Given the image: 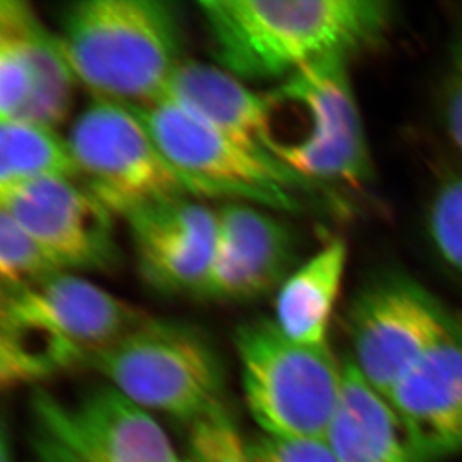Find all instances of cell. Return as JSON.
<instances>
[{
  "instance_id": "cell-1",
  "label": "cell",
  "mask_w": 462,
  "mask_h": 462,
  "mask_svg": "<svg viewBox=\"0 0 462 462\" xmlns=\"http://www.w3.org/2000/svg\"><path fill=\"white\" fill-rule=\"evenodd\" d=\"M214 65L241 81L288 79L332 54L374 45L393 22L379 0H201Z\"/></svg>"
},
{
  "instance_id": "cell-2",
  "label": "cell",
  "mask_w": 462,
  "mask_h": 462,
  "mask_svg": "<svg viewBox=\"0 0 462 462\" xmlns=\"http://www.w3.org/2000/svg\"><path fill=\"white\" fill-rule=\"evenodd\" d=\"M150 316L75 273L59 271L0 293V382L41 383L88 366Z\"/></svg>"
},
{
  "instance_id": "cell-3",
  "label": "cell",
  "mask_w": 462,
  "mask_h": 462,
  "mask_svg": "<svg viewBox=\"0 0 462 462\" xmlns=\"http://www.w3.org/2000/svg\"><path fill=\"white\" fill-rule=\"evenodd\" d=\"M57 38L77 84L117 104L161 101L186 60L181 14L166 0L72 2Z\"/></svg>"
},
{
  "instance_id": "cell-4",
  "label": "cell",
  "mask_w": 462,
  "mask_h": 462,
  "mask_svg": "<svg viewBox=\"0 0 462 462\" xmlns=\"http://www.w3.org/2000/svg\"><path fill=\"white\" fill-rule=\"evenodd\" d=\"M66 140L79 181L116 217L179 198L232 201L222 189L177 168L129 105L93 97L75 117Z\"/></svg>"
},
{
  "instance_id": "cell-5",
  "label": "cell",
  "mask_w": 462,
  "mask_h": 462,
  "mask_svg": "<svg viewBox=\"0 0 462 462\" xmlns=\"http://www.w3.org/2000/svg\"><path fill=\"white\" fill-rule=\"evenodd\" d=\"M234 345L245 404L263 434L325 439L343 386V364L329 347L293 343L268 318L241 323Z\"/></svg>"
},
{
  "instance_id": "cell-6",
  "label": "cell",
  "mask_w": 462,
  "mask_h": 462,
  "mask_svg": "<svg viewBox=\"0 0 462 462\" xmlns=\"http://www.w3.org/2000/svg\"><path fill=\"white\" fill-rule=\"evenodd\" d=\"M88 368L141 409L189 425L225 404L222 361L208 338L186 323L149 318Z\"/></svg>"
},
{
  "instance_id": "cell-7",
  "label": "cell",
  "mask_w": 462,
  "mask_h": 462,
  "mask_svg": "<svg viewBox=\"0 0 462 462\" xmlns=\"http://www.w3.org/2000/svg\"><path fill=\"white\" fill-rule=\"evenodd\" d=\"M129 106L177 168L222 189L232 201L271 211H295L301 208L297 193L313 192L318 186L274 157L245 149L177 104L157 101Z\"/></svg>"
},
{
  "instance_id": "cell-8",
  "label": "cell",
  "mask_w": 462,
  "mask_h": 462,
  "mask_svg": "<svg viewBox=\"0 0 462 462\" xmlns=\"http://www.w3.org/2000/svg\"><path fill=\"white\" fill-rule=\"evenodd\" d=\"M349 56L313 61L271 92L275 101L295 104L309 116V134L280 141L274 157L311 183L359 186L371 177L370 153L347 70Z\"/></svg>"
},
{
  "instance_id": "cell-9",
  "label": "cell",
  "mask_w": 462,
  "mask_h": 462,
  "mask_svg": "<svg viewBox=\"0 0 462 462\" xmlns=\"http://www.w3.org/2000/svg\"><path fill=\"white\" fill-rule=\"evenodd\" d=\"M454 323V318L411 280L380 275L361 289L350 306L352 362L386 397L398 380L449 334Z\"/></svg>"
},
{
  "instance_id": "cell-10",
  "label": "cell",
  "mask_w": 462,
  "mask_h": 462,
  "mask_svg": "<svg viewBox=\"0 0 462 462\" xmlns=\"http://www.w3.org/2000/svg\"><path fill=\"white\" fill-rule=\"evenodd\" d=\"M0 209L31 234L59 270L113 273L120 265L116 216L79 180H32L0 189Z\"/></svg>"
},
{
  "instance_id": "cell-11",
  "label": "cell",
  "mask_w": 462,
  "mask_h": 462,
  "mask_svg": "<svg viewBox=\"0 0 462 462\" xmlns=\"http://www.w3.org/2000/svg\"><path fill=\"white\" fill-rule=\"evenodd\" d=\"M31 416L90 462H184L152 414L108 383L72 402L36 389Z\"/></svg>"
},
{
  "instance_id": "cell-12",
  "label": "cell",
  "mask_w": 462,
  "mask_h": 462,
  "mask_svg": "<svg viewBox=\"0 0 462 462\" xmlns=\"http://www.w3.org/2000/svg\"><path fill=\"white\" fill-rule=\"evenodd\" d=\"M274 211L250 202L217 208V245L198 298L252 301L282 286L297 268V238Z\"/></svg>"
},
{
  "instance_id": "cell-13",
  "label": "cell",
  "mask_w": 462,
  "mask_h": 462,
  "mask_svg": "<svg viewBox=\"0 0 462 462\" xmlns=\"http://www.w3.org/2000/svg\"><path fill=\"white\" fill-rule=\"evenodd\" d=\"M123 220L145 284L165 295L198 298L217 245V209L179 198L136 209Z\"/></svg>"
},
{
  "instance_id": "cell-14",
  "label": "cell",
  "mask_w": 462,
  "mask_h": 462,
  "mask_svg": "<svg viewBox=\"0 0 462 462\" xmlns=\"http://www.w3.org/2000/svg\"><path fill=\"white\" fill-rule=\"evenodd\" d=\"M418 462L462 452V327L423 355L386 395Z\"/></svg>"
},
{
  "instance_id": "cell-15",
  "label": "cell",
  "mask_w": 462,
  "mask_h": 462,
  "mask_svg": "<svg viewBox=\"0 0 462 462\" xmlns=\"http://www.w3.org/2000/svg\"><path fill=\"white\" fill-rule=\"evenodd\" d=\"M161 101L188 109L245 149L274 157L275 104L270 93L254 92L214 63L184 60Z\"/></svg>"
},
{
  "instance_id": "cell-16",
  "label": "cell",
  "mask_w": 462,
  "mask_h": 462,
  "mask_svg": "<svg viewBox=\"0 0 462 462\" xmlns=\"http://www.w3.org/2000/svg\"><path fill=\"white\" fill-rule=\"evenodd\" d=\"M325 441L338 462H418L393 406L352 361L343 364L340 400Z\"/></svg>"
},
{
  "instance_id": "cell-17",
  "label": "cell",
  "mask_w": 462,
  "mask_h": 462,
  "mask_svg": "<svg viewBox=\"0 0 462 462\" xmlns=\"http://www.w3.org/2000/svg\"><path fill=\"white\" fill-rule=\"evenodd\" d=\"M346 261L345 241L332 240L300 263L277 289L273 320L289 340L309 347L328 346Z\"/></svg>"
},
{
  "instance_id": "cell-18",
  "label": "cell",
  "mask_w": 462,
  "mask_h": 462,
  "mask_svg": "<svg viewBox=\"0 0 462 462\" xmlns=\"http://www.w3.org/2000/svg\"><path fill=\"white\" fill-rule=\"evenodd\" d=\"M40 179L79 181L66 136L54 127L22 118L0 120V189Z\"/></svg>"
},
{
  "instance_id": "cell-19",
  "label": "cell",
  "mask_w": 462,
  "mask_h": 462,
  "mask_svg": "<svg viewBox=\"0 0 462 462\" xmlns=\"http://www.w3.org/2000/svg\"><path fill=\"white\" fill-rule=\"evenodd\" d=\"M35 15L24 0H0V120L22 117L31 101L35 81L31 29Z\"/></svg>"
},
{
  "instance_id": "cell-20",
  "label": "cell",
  "mask_w": 462,
  "mask_h": 462,
  "mask_svg": "<svg viewBox=\"0 0 462 462\" xmlns=\"http://www.w3.org/2000/svg\"><path fill=\"white\" fill-rule=\"evenodd\" d=\"M54 262L24 227L0 209V282L18 288L59 273Z\"/></svg>"
},
{
  "instance_id": "cell-21",
  "label": "cell",
  "mask_w": 462,
  "mask_h": 462,
  "mask_svg": "<svg viewBox=\"0 0 462 462\" xmlns=\"http://www.w3.org/2000/svg\"><path fill=\"white\" fill-rule=\"evenodd\" d=\"M189 462H252L247 443L225 404L190 425Z\"/></svg>"
},
{
  "instance_id": "cell-22",
  "label": "cell",
  "mask_w": 462,
  "mask_h": 462,
  "mask_svg": "<svg viewBox=\"0 0 462 462\" xmlns=\"http://www.w3.org/2000/svg\"><path fill=\"white\" fill-rule=\"evenodd\" d=\"M432 245L462 279V172L441 181L428 214Z\"/></svg>"
},
{
  "instance_id": "cell-23",
  "label": "cell",
  "mask_w": 462,
  "mask_h": 462,
  "mask_svg": "<svg viewBox=\"0 0 462 462\" xmlns=\"http://www.w3.org/2000/svg\"><path fill=\"white\" fill-rule=\"evenodd\" d=\"M252 462H338L325 439H280L262 434L247 443Z\"/></svg>"
},
{
  "instance_id": "cell-24",
  "label": "cell",
  "mask_w": 462,
  "mask_h": 462,
  "mask_svg": "<svg viewBox=\"0 0 462 462\" xmlns=\"http://www.w3.org/2000/svg\"><path fill=\"white\" fill-rule=\"evenodd\" d=\"M443 99L446 129L455 145L462 152V36L457 42L450 61Z\"/></svg>"
},
{
  "instance_id": "cell-25",
  "label": "cell",
  "mask_w": 462,
  "mask_h": 462,
  "mask_svg": "<svg viewBox=\"0 0 462 462\" xmlns=\"http://www.w3.org/2000/svg\"><path fill=\"white\" fill-rule=\"evenodd\" d=\"M32 419L29 448L31 458L29 462H90L79 454L72 446L51 431L47 425Z\"/></svg>"
},
{
  "instance_id": "cell-26",
  "label": "cell",
  "mask_w": 462,
  "mask_h": 462,
  "mask_svg": "<svg viewBox=\"0 0 462 462\" xmlns=\"http://www.w3.org/2000/svg\"><path fill=\"white\" fill-rule=\"evenodd\" d=\"M0 462H14L13 448L9 443L8 428L2 427V439H0Z\"/></svg>"
}]
</instances>
